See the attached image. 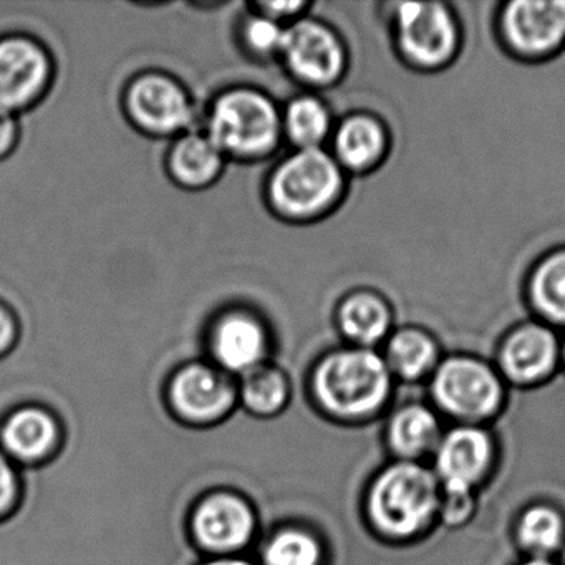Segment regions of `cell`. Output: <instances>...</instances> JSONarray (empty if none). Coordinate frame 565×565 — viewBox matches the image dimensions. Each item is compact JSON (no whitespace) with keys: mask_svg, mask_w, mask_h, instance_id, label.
Wrapping results in <instances>:
<instances>
[{"mask_svg":"<svg viewBox=\"0 0 565 565\" xmlns=\"http://www.w3.org/2000/svg\"><path fill=\"white\" fill-rule=\"evenodd\" d=\"M441 486L425 462L392 461L370 476L360 494L369 531L386 541L418 539L438 521Z\"/></svg>","mask_w":565,"mask_h":565,"instance_id":"1","label":"cell"},{"mask_svg":"<svg viewBox=\"0 0 565 565\" xmlns=\"http://www.w3.org/2000/svg\"><path fill=\"white\" fill-rule=\"evenodd\" d=\"M307 392L326 418L362 426L375 419L388 402L392 372L372 350H335L312 363Z\"/></svg>","mask_w":565,"mask_h":565,"instance_id":"2","label":"cell"},{"mask_svg":"<svg viewBox=\"0 0 565 565\" xmlns=\"http://www.w3.org/2000/svg\"><path fill=\"white\" fill-rule=\"evenodd\" d=\"M204 134L226 158L260 160L276 150L282 134V118L267 95L236 88L216 98Z\"/></svg>","mask_w":565,"mask_h":565,"instance_id":"3","label":"cell"},{"mask_svg":"<svg viewBox=\"0 0 565 565\" xmlns=\"http://www.w3.org/2000/svg\"><path fill=\"white\" fill-rule=\"evenodd\" d=\"M188 534L204 557L250 554L259 537V519L239 492L214 489L191 508Z\"/></svg>","mask_w":565,"mask_h":565,"instance_id":"4","label":"cell"},{"mask_svg":"<svg viewBox=\"0 0 565 565\" xmlns=\"http://www.w3.org/2000/svg\"><path fill=\"white\" fill-rule=\"evenodd\" d=\"M431 398L436 412L455 425L484 426L501 412L504 388L479 360L449 359L433 373Z\"/></svg>","mask_w":565,"mask_h":565,"instance_id":"5","label":"cell"},{"mask_svg":"<svg viewBox=\"0 0 565 565\" xmlns=\"http://www.w3.org/2000/svg\"><path fill=\"white\" fill-rule=\"evenodd\" d=\"M164 399L174 418L194 428L217 425L239 406L237 379L207 362L193 359L171 372Z\"/></svg>","mask_w":565,"mask_h":565,"instance_id":"6","label":"cell"},{"mask_svg":"<svg viewBox=\"0 0 565 565\" xmlns=\"http://www.w3.org/2000/svg\"><path fill=\"white\" fill-rule=\"evenodd\" d=\"M342 178L335 161L316 150H299L279 164L269 181V200L276 213L303 220L322 213L340 191Z\"/></svg>","mask_w":565,"mask_h":565,"instance_id":"7","label":"cell"},{"mask_svg":"<svg viewBox=\"0 0 565 565\" xmlns=\"http://www.w3.org/2000/svg\"><path fill=\"white\" fill-rule=\"evenodd\" d=\"M495 458V438L486 426L452 425L445 428L431 455V469L441 491L476 492L494 468Z\"/></svg>","mask_w":565,"mask_h":565,"instance_id":"8","label":"cell"},{"mask_svg":"<svg viewBox=\"0 0 565 565\" xmlns=\"http://www.w3.org/2000/svg\"><path fill=\"white\" fill-rule=\"evenodd\" d=\"M207 362L239 379L274 359L266 323L246 310H230L214 320L204 342Z\"/></svg>","mask_w":565,"mask_h":565,"instance_id":"9","label":"cell"},{"mask_svg":"<svg viewBox=\"0 0 565 565\" xmlns=\"http://www.w3.org/2000/svg\"><path fill=\"white\" fill-rule=\"evenodd\" d=\"M127 110L141 130L157 137L186 134L194 118L188 92L174 78L161 74L141 75L131 82Z\"/></svg>","mask_w":565,"mask_h":565,"instance_id":"10","label":"cell"},{"mask_svg":"<svg viewBox=\"0 0 565 565\" xmlns=\"http://www.w3.org/2000/svg\"><path fill=\"white\" fill-rule=\"evenodd\" d=\"M64 429L52 409L24 403L0 418V451L19 468L44 465L61 449Z\"/></svg>","mask_w":565,"mask_h":565,"instance_id":"11","label":"cell"},{"mask_svg":"<svg viewBox=\"0 0 565 565\" xmlns=\"http://www.w3.org/2000/svg\"><path fill=\"white\" fill-rule=\"evenodd\" d=\"M52 62L38 42L28 38L0 41V111L14 115L34 104L51 82Z\"/></svg>","mask_w":565,"mask_h":565,"instance_id":"12","label":"cell"},{"mask_svg":"<svg viewBox=\"0 0 565 565\" xmlns=\"http://www.w3.org/2000/svg\"><path fill=\"white\" fill-rule=\"evenodd\" d=\"M280 57L294 77L326 85L339 77L342 49L332 32L313 21H299L286 29Z\"/></svg>","mask_w":565,"mask_h":565,"instance_id":"13","label":"cell"},{"mask_svg":"<svg viewBox=\"0 0 565 565\" xmlns=\"http://www.w3.org/2000/svg\"><path fill=\"white\" fill-rule=\"evenodd\" d=\"M443 433L441 415L425 403L412 402L390 413L383 438L393 461L423 462L431 458Z\"/></svg>","mask_w":565,"mask_h":565,"instance_id":"14","label":"cell"},{"mask_svg":"<svg viewBox=\"0 0 565 565\" xmlns=\"http://www.w3.org/2000/svg\"><path fill=\"white\" fill-rule=\"evenodd\" d=\"M398 18L403 49L413 61L435 65L448 57L455 29L443 6L403 4Z\"/></svg>","mask_w":565,"mask_h":565,"instance_id":"15","label":"cell"},{"mask_svg":"<svg viewBox=\"0 0 565 565\" xmlns=\"http://www.w3.org/2000/svg\"><path fill=\"white\" fill-rule=\"evenodd\" d=\"M253 555L260 565H327L329 548L317 529L284 522L257 537Z\"/></svg>","mask_w":565,"mask_h":565,"instance_id":"16","label":"cell"},{"mask_svg":"<svg viewBox=\"0 0 565 565\" xmlns=\"http://www.w3.org/2000/svg\"><path fill=\"white\" fill-rule=\"evenodd\" d=\"M505 31L521 51H548L565 35V2H514L505 14Z\"/></svg>","mask_w":565,"mask_h":565,"instance_id":"17","label":"cell"},{"mask_svg":"<svg viewBox=\"0 0 565 565\" xmlns=\"http://www.w3.org/2000/svg\"><path fill=\"white\" fill-rule=\"evenodd\" d=\"M557 345L548 330L525 327L505 343L501 353L504 375L518 385H534L554 369Z\"/></svg>","mask_w":565,"mask_h":565,"instance_id":"18","label":"cell"},{"mask_svg":"<svg viewBox=\"0 0 565 565\" xmlns=\"http://www.w3.org/2000/svg\"><path fill=\"white\" fill-rule=\"evenodd\" d=\"M512 535L524 558H554L565 547V514L551 502H531L515 518Z\"/></svg>","mask_w":565,"mask_h":565,"instance_id":"19","label":"cell"},{"mask_svg":"<svg viewBox=\"0 0 565 565\" xmlns=\"http://www.w3.org/2000/svg\"><path fill=\"white\" fill-rule=\"evenodd\" d=\"M224 160L226 157L206 134L186 131L171 148L168 170L180 186L201 190L220 178Z\"/></svg>","mask_w":565,"mask_h":565,"instance_id":"20","label":"cell"},{"mask_svg":"<svg viewBox=\"0 0 565 565\" xmlns=\"http://www.w3.org/2000/svg\"><path fill=\"white\" fill-rule=\"evenodd\" d=\"M292 380L274 360L237 379V403L247 415L273 418L289 406Z\"/></svg>","mask_w":565,"mask_h":565,"instance_id":"21","label":"cell"},{"mask_svg":"<svg viewBox=\"0 0 565 565\" xmlns=\"http://www.w3.org/2000/svg\"><path fill=\"white\" fill-rule=\"evenodd\" d=\"M329 114L316 98H296L282 117V130L300 150H316L329 134Z\"/></svg>","mask_w":565,"mask_h":565,"instance_id":"22","label":"cell"},{"mask_svg":"<svg viewBox=\"0 0 565 565\" xmlns=\"http://www.w3.org/2000/svg\"><path fill=\"white\" fill-rule=\"evenodd\" d=\"M435 355V345L428 337L408 330L393 337L385 362L392 375L395 373L399 379L413 382L433 369Z\"/></svg>","mask_w":565,"mask_h":565,"instance_id":"23","label":"cell"},{"mask_svg":"<svg viewBox=\"0 0 565 565\" xmlns=\"http://www.w3.org/2000/svg\"><path fill=\"white\" fill-rule=\"evenodd\" d=\"M388 326L385 307L370 296H356L340 310L343 333L360 345H370L382 339Z\"/></svg>","mask_w":565,"mask_h":565,"instance_id":"24","label":"cell"},{"mask_svg":"<svg viewBox=\"0 0 565 565\" xmlns=\"http://www.w3.org/2000/svg\"><path fill=\"white\" fill-rule=\"evenodd\" d=\"M382 150V131L369 118H352L337 135V153L349 167L362 168Z\"/></svg>","mask_w":565,"mask_h":565,"instance_id":"25","label":"cell"},{"mask_svg":"<svg viewBox=\"0 0 565 565\" xmlns=\"http://www.w3.org/2000/svg\"><path fill=\"white\" fill-rule=\"evenodd\" d=\"M534 297L542 312L565 322V253L551 257L539 269L534 280Z\"/></svg>","mask_w":565,"mask_h":565,"instance_id":"26","label":"cell"},{"mask_svg":"<svg viewBox=\"0 0 565 565\" xmlns=\"http://www.w3.org/2000/svg\"><path fill=\"white\" fill-rule=\"evenodd\" d=\"M284 38H286V28H282L280 22L259 14V12L250 15L244 22L243 31H241V39L246 44L247 52L257 57L280 55Z\"/></svg>","mask_w":565,"mask_h":565,"instance_id":"27","label":"cell"},{"mask_svg":"<svg viewBox=\"0 0 565 565\" xmlns=\"http://www.w3.org/2000/svg\"><path fill=\"white\" fill-rule=\"evenodd\" d=\"M21 468L0 451V521H4L14 512L21 501Z\"/></svg>","mask_w":565,"mask_h":565,"instance_id":"28","label":"cell"},{"mask_svg":"<svg viewBox=\"0 0 565 565\" xmlns=\"http://www.w3.org/2000/svg\"><path fill=\"white\" fill-rule=\"evenodd\" d=\"M476 492L441 491L438 521L448 527H461L472 518Z\"/></svg>","mask_w":565,"mask_h":565,"instance_id":"29","label":"cell"},{"mask_svg":"<svg viewBox=\"0 0 565 565\" xmlns=\"http://www.w3.org/2000/svg\"><path fill=\"white\" fill-rule=\"evenodd\" d=\"M18 322L8 307L0 303V356L11 352L12 347L18 342Z\"/></svg>","mask_w":565,"mask_h":565,"instance_id":"30","label":"cell"},{"mask_svg":"<svg viewBox=\"0 0 565 565\" xmlns=\"http://www.w3.org/2000/svg\"><path fill=\"white\" fill-rule=\"evenodd\" d=\"M18 140V121L14 115L0 111V157H4Z\"/></svg>","mask_w":565,"mask_h":565,"instance_id":"31","label":"cell"},{"mask_svg":"<svg viewBox=\"0 0 565 565\" xmlns=\"http://www.w3.org/2000/svg\"><path fill=\"white\" fill-rule=\"evenodd\" d=\"M303 8L299 2H267V4H257V11L259 14L267 15V18L274 19V21L280 22V19L287 18V15H294L297 11Z\"/></svg>","mask_w":565,"mask_h":565,"instance_id":"32","label":"cell"},{"mask_svg":"<svg viewBox=\"0 0 565 565\" xmlns=\"http://www.w3.org/2000/svg\"><path fill=\"white\" fill-rule=\"evenodd\" d=\"M200 565H260L253 555H224V557H206Z\"/></svg>","mask_w":565,"mask_h":565,"instance_id":"33","label":"cell"},{"mask_svg":"<svg viewBox=\"0 0 565 565\" xmlns=\"http://www.w3.org/2000/svg\"><path fill=\"white\" fill-rule=\"evenodd\" d=\"M518 565H562L554 558H522Z\"/></svg>","mask_w":565,"mask_h":565,"instance_id":"34","label":"cell"}]
</instances>
